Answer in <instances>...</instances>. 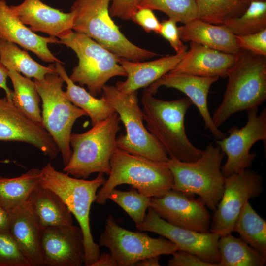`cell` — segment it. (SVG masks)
I'll list each match as a JSON object with an SVG mask.
<instances>
[{
	"instance_id": "74e56055",
	"label": "cell",
	"mask_w": 266,
	"mask_h": 266,
	"mask_svg": "<svg viewBox=\"0 0 266 266\" xmlns=\"http://www.w3.org/2000/svg\"><path fill=\"white\" fill-rule=\"evenodd\" d=\"M176 23L175 20L170 18L163 20L161 23L159 34L169 43L177 54L183 53L187 51V46L183 43L180 37Z\"/></svg>"
},
{
	"instance_id": "5b68a950",
	"label": "cell",
	"mask_w": 266,
	"mask_h": 266,
	"mask_svg": "<svg viewBox=\"0 0 266 266\" xmlns=\"http://www.w3.org/2000/svg\"><path fill=\"white\" fill-rule=\"evenodd\" d=\"M41 170L39 184L58 195L78 222L84 236V265L91 266L99 258L100 250L91 234L89 215L98 189L105 181L104 174L99 173L95 179L86 180L59 171L51 163L47 164Z\"/></svg>"
},
{
	"instance_id": "7a4b0ae2",
	"label": "cell",
	"mask_w": 266,
	"mask_h": 266,
	"mask_svg": "<svg viewBox=\"0 0 266 266\" xmlns=\"http://www.w3.org/2000/svg\"><path fill=\"white\" fill-rule=\"evenodd\" d=\"M222 102L212 119L218 128L235 113L258 108L266 99V57L241 49L227 73Z\"/></svg>"
},
{
	"instance_id": "3957f363",
	"label": "cell",
	"mask_w": 266,
	"mask_h": 266,
	"mask_svg": "<svg viewBox=\"0 0 266 266\" xmlns=\"http://www.w3.org/2000/svg\"><path fill=\"white\" fill-rule=\"evenodd\" d=\"M109 177L98 191L95 201L106 202L110 192L128 184L150 198L163 196L172 189L173 179L167 162L153 160L117 147L110 159Z\"/></svg>"
},
{
	"instance_id": "8fae6325",
	"label": "cell",
	"mask_w": 266,
	"mask_h": 266,
	"mask_svg": "<svg viewBox=\"0 0 266 266\" xmlns=\"http://www.w3.org/2000/svg\"><path fill=\"white\" fill-rule=\"evenodd\" d=\"M100 246L109 249L118 266H132L142 259L163 254H172L178 250L170 240L153 238L146 233L132 232L120 226L109 216L99 238Z\"/></svg>"
},
{
	"instance_id": "cb8c5ba5",
	"label": "cell",
	"mask_w": 266,
	"mask_h": 266,
	"mask_svg": "<svg viewBox=\"0 0 266 266\" xmlns=\"http://www.w3.org/2000/svg\"><path fill=\"white\" fill-rule=\"evenodd\" d=\"M182 41L194 42L223 52L237 54L241 50L235 35L225 25H215L198 18L178 27Z\"/></svg>"
},
{
	"instance_id": "ffe728a7",
	"label": "cell",
	"mask_w": 266,
	"mask_h": 266,
	"mask_svg": "<svg viewBox=\"0 0 266 266\" xmlns=\"http://www.w3.org/2000/svg\"><path fill=\"white\" fill-rule=\"evenodd\" d=\"M0 37L29 50L47 63H62L50 51L48 44L60 43L58 38L35 33L18 19L5 0H0Z\"/></svg>"
},
{
	"instance_id": "277c9868",
	"label": "cell",
	"mask_w": 266,
	"mask_h": 266,
	"mask_svg": "<svg viewBox=\"0 0 266 266\" xmlns=\"http://www.w3.org/2000/svg\"><path fill=\"white\" fill-rule=\"evenodd\" d=\"M111 0H76L72 30L91 38L117 57L141 62L159 55L131 42L120 31L109 12Z\"/></svg>"
},
{
	"instance_id": "9c48e42d",
	"label": "cell",
	"mask_w": 266,
	"mask_h": 266,
	"mask_svg": "<svg viewBox=\"0 0 266 266\" xmlns=\"http://www.w3.org/2000/svg\"><path fill=\"white\" fill-rule=\"evenodd\" d=\"M59 40L72 49L78 59L70 79L80 86H87L92 95L101 94L111 78L126 76L120 64L121 59L87 35L71 30Z\"/></svg>"
},
{
	"instance_id": "83f0119b",
	"label": "cell",
	"mask_w": 266,
	"mask_h": 266,
	"mask_svg": "<svg viewBox=\"0 0 266 266\" xmlns=\"http://www.w3.org/2000/svg\"><path fill=\"white\" fill-rule=\"evenodd\" d=\"M0 63L8 70H14L28 78L41 80L49 73L56 71L55 63L45 66L32 58L26 50L0 37Z\"/></svg>"
},
{
	"instance_id": "e0dca14e",
	"label": "cell",
	"mask_w": 266,
	"mask_h": 266,
	"mask_svg": "<svg viewBox=\"0 0 266 266\" xmlns=\"http://www.w3.org/2000/svg\"><path fill=\"white\" fill-rule=\"evenodd\" d=\"M40 250L43 266H82L85 246L79 226H50L43 232Z\"/></svg>"
},
{
	"instance_id": "d590c367",
	"label": "cell",
	"mask_w": 266,
	"mask_h": 266,
	"mask_svg": "<svg viewBox=\"0 0 266 266\" xmlns=\"http://www.w3.org/2000/svg\"><path fill=\"white\" fill-rule=\"evenodd\" d=\"M0 266H33L9 232L0 231Z\"/></svg>"
},
{
	"instance_id": "4fadbf2b",
	"label": "cell",
	"mask_w": 266,
	"mask_h": 266,
	"mask_svg": "<svg viewBox=\"0 0 266 266\" xmlns=\"http://www.w3.org/2000/svg\"><path fill=\"white\" fill-rule=\"evenodd\" d=\"M262 189L260 175L248 168L225 177L223 194L214 211L210 231L220 236L231 233L245 203L258 197Z\"/></svg>"
},
{
	"instance_id": "7bdbcfd3",
	"label": "cell",
	"mask_w": 266,
	"mask_h": 266,
	"mask_svg": "<svg viewBox=\"0 0 266 266\" xmlns=\"http://www.w3.org/2000/svg\"><path fill=\"white\" fill-rule=\"evenodd\" d=\"M91 266H118L115 258L111 253L103 252Z\"/></svg>"
},
{
	"instance_id": "d6a6232c",
	"label": "cell",
	"mask_w": 266,
	"mask_h": 266,
	"mask_svg": "<svg viewBox=\"0 0 266 266\" xmlns=\"http://www.w3.org/2000/svg\"><path fill=\"white\" fill-rule=\"evenodd\" d=\"M224 25L235 35L253 34L266 29V0L251 1L242 14Z\"/></svg>"
},
{
	"instance_id": "b9f144b4",
	"label": "cell",
	"mask_w": 266,
	"mask_h": 266,
	"mask_svg": "<svg viewBox=\"0 0 266 266\" xmlns=\"http://www.w3.org/2000/svg\"><path fill=\"white\" fill-rule=\"evenodd\" d=\"M8 77V70L0 63V88L5 92L7 98L12 100L13 91L7 85V79Z\"/></svg>"
},
{
	"instance_id": "7c38bea8",
	"label": "cell",
	"mask_w": 266,
	"mask_h": 266,
	"mask_svg": "<svg viewBox=\"0 0 266 266\" xmlns=\"http://www.w3.org/2000/svg\"><path fill=\"white\" fill-rule=\"evenodd\" d=\"M258 108L247 111V121L242 128L236 126L228 130L229 135L217 140L216 144L226 154V163L221 166L224 177L237 173L250 167L257 156L250 153L252 146L259 141L266 142V109L258 114Z\"/></svg>"
},
{
	"instance_id": "836d02e7",
	"label": "cell",
	"mask_w": 266,
	"mask_h": 266,
	"mask_svg": "<svg viewBox=\"0 0 266 266\" xmlns=\"http://www.w3.org/2000/svg\"><path fill=\"white\" fill-rule=\"evenodd\" d=\"M137 6L162 11L184 24L198 18L195 0H137Z\"/></svg>"
},
{
	"instance_id": "44dd1931",
	"label": "cell",
	"mask_w": 266,
	"mask_h": 266,
	"mask_svg": "<svg viewBox=\"0 0 266 266\" xmlns=\"http://www.w3.org/2000/svg\"><path fill=\"white\" fill-rule=\"evenodd\" d=\"M238 54L227 53L190 42L189 50L170 72L227 78L228 71L237 59Z\"/></svg>"
},
{
	"instance_id": "ee69618b",
	"label": "cell",
	"mask_w": 266,
	"mask_h": 266,
	"mask_svg": "<svg viewBox=\"0 0 266 266\" xmlns=\"http://www.w3.org/2000/svg\"><path fill=\"white\" fill-rule=\"evenodd\" d=\"M11 213L0 205V231L9 232Z\"/></svg>"
},
{
	"instance_id": "7402d4cb",
	"label": "cell",
	"mask_w": 266,
	"mask_h": 266,
	"mask_svg": "<svg viewBox=\"0 0 266 266\" xmlns=\"http://www.w3.org/2000/svg\"><path fill=\"white\" fill-rule=\"evenodd\" d=\"M185 53H176L149 62H133L121 59L120 64L126 73L127 79L117 82L115 86L126 93L147 88L173 69Z\"/></svg>"
},
{
	"instance_id": "d6986e66",
	"label": "cell",
	"mask_w": 266,
	"mask_h": 266,
	"mask_svg": "<svg viewBox=\"0 0 266 266\" xmlns=\"http://www.w3.org/2000/svg\"><path fill=\"white\" fill-rule=\"evenodd\" d=\"M10 8L33 32H41L60 39L72 30L74 13L72 11L65 13L41 0H24L21 4Z\"/></svg>"
},
{
	"instance_id": "d4e9b609",
	"label": "cell",
	"mask_w": 266,
	"mask_h": 266,
	"mask_svg": "<svg viewBox=\"0 0 266 266\" xmlns=\"http://www.w3.org/2000/svg\"><path fill=\"white\" fill-rule=\"evenodd\" d=\"M26 203L45 228L73 225L71 213L60 196L39 184L33 189Z\"/></svg>"
},
{
	"instance_id": "484cf974",
	"label": "cell",
	"mask_w": 266,
	"mask_h": 266,
	"mask_svg": "<svg viewBox=\"0 0 266 266\" xmlns=\"http://www.w3.org/2000/svg\"><path fill=\"white\" fill-rule=\"evenodd\" d=\"M63 63H55L56 72L66 84L65 95L75 106L83 110L91 119L92 126L102 121L115 112L102 97L98 99L83 87L75 84L68 76Z\"/></svg>"
},
{
	"instance_id": "603a6c76",
	"label": "cell",
	"mask_w": 266,
	"mask_h": 266,
	"mask_svg": "<svg viewBox=\"0 0 266 266\" xmlns=\"http://www.w3.org/2000/svg\"><path fill=\"white\" fill-rule=\"evenodd\" d=\"M44 229L26 202L11 212L9 233L33 266H43L40 244Z\"/></svg>"
},
{
	"instance_id": "bcb514c9",
	"label": "cell",
	"mask_w": 266,
	"mask_h": 266,
	"mask_svg": "<svg viewBox=\"0 0 266 266\" xmlns=\"http://www.w3.org/2000/svg\"><path fill=\"white\" fill-rule=\"evenodd\" d=\"M247 3H249L251 1H257V0H245Z\"/></svg>"
},
{
	"instance_id": "9a60e30c",
	"label": "cell",
	"mask_w": 266,
	"mask_h": 266,
	"mask_svg": "<svg viewBox=\"0 0 266 266\" xmlns=\"http://www.w3.org/2000/svg\"><path fill=\"white\" fill-rule=\"evenodd\" d=\"M194 197L171 189L161 197L151 198L149 207L173 225L200 233L210 232L211 216L201 200Z\"/></svg>"
},
{
	"instance_id": "30bf717a",
	"label": "cell",
	"mask_w": 266,
	"mask_h": 266,
	"mask_svg": "<svg viewBox=\"0 0 266 266\" xmlns=\"http://www.w3.org/2000/svg\"><path fill=\"white\" fill-rule=\"evenodd\" d=\"M34 81L42 102V125L58 147L65 166L72 154L70 145L72 128L78 119L87 114L67 98L62 88L64 80L56 71Z\"/></svg>"
},
{
	"instance_id": "5bb4252c",
	"label": "cell",
	"mask_w": 266,
	"mask_h": 266,
	"mask_svg": "<svg viewBox=\"0 0 266 266\" xmlns=\"http://www.w3.org/2000/svg\"><path fill=\"white\" fill-rule=\"evenodd\" d=\"M136 228L141 231L152 232L173 242L178 250L198 256L203 261L219 266L220 258L217 233H200L173 225L158 216L149 207L143 222Z\"/></svg>"
},
{
	"instance_id": "1f68e13d",
	"label": "cell",
	"mask_w": 266,
	"mask_h": 266,
	"mask_svg": "<svg viewBox=\"0 0 266 266\" xmlns=\"http://www.w3.org/2000/svg\"><path fill=\"white\" fill-rule=\"evenodd\" d=\"M198 18L215 25H223L237 17L246 10L249 3L245 0H195Z\"/></svg>"
},
{
	"instance_id": "52a82bcc",
	"label": "cell",
	"mask_w": 266,
	"mask_h": 266,
	"mask_svg": "<svg viewBox=\"0 0 266 266\" xmlns=\"http://www.w3.org/2000/svg\"><path fill=\"white\" fill-rule=\"evenodd\" d=\"M224 157L219 147L210 143L195 161L169 158L167 164L173 176L172 189L190 195H198L206 206L214 211L224 190L225 177L221 170Z\"/></svg>"
},
{
	"instance_id": "6da1fadb",
	"label": "cell",
	"mask_w": 266,
	"mask_h": 266,
	"mask_svg": "<svg viewBox=\"0 0 266 266\" xmlns=\"http://www.w3.org/2000/svg\"><path fill=\"white\" fill-rule=\"evenodd\" d=\"M141 103L147 129L164 147L169 158L193 162L201 156L202 150L193 144L185 131V115L193 104L188 97L164 100L155 98L145 88Z\"/></svg>"
},
{
	"instance_id": "f1b7e54d",
	"label": "cell",
	"mask_w": 266,
	"mask_h": 266,
	"mask_svg": "<svg viewBox=\"0 0 266 266\" xmlns=\"http://www.w3.org/2000/svg\"><path fill=\"white\" fill-rule=\"evenodd\" d=\"M219 266H264L266 258L243 241L228 234L220 236L218 243Z\"/></svg>"
},
{
	"instance_id": "8d00e7d4",
	"label": "cell",
	"mask_w": 266,
	"mask_h": 266,
	"mask_svg": "<svg viewBox=\"0 0 266 266\" xmlns=\"http://www.w3.org/2000/svg\"><path fill=\"white\" fill-rule=\"evenodd\" d=\"M235 39L240 49L266 57V29L253 34L235 35Z\"/></svg>"
},
{
	"instance_id": "f546056e",
	"label": "cell",
	"mask_w": 266,
	"mask_h": 266,
	"mask_svg": "<svg viewBox=\"0 0 266 266\" xmlns=\"http://www.w3.org/2000/svg\"><path fill=\"white\" fill-rule=\"evenodd\" d=\"M233 232L264 257L266 258V221L247 201L238 216Z\"/></svg>"
},
{
	"instance_id": "f6af8a7d",
	"label": "cell",
	"mask_w": 266,
	"mask_h": 266,
	"mask_svg": "<svg viewBox=\"0 0 266 266\" xmlns=\"http://www.w3.org/2000/svg\"><path fill=\"white\" fill-rule=\"evenodd\" d=\"M160 256L148 257L136 262L134 266H160L159 259Z\"/></svg>"
},
{
	"instance_id": "4316f807",
	"label": "cell",
	"mask_w": 266,
	"mask_h": 266,
	"mask_svg": "<svg viewBox=\"0 0 266 266\" xmlns=\"http://www.w3.org/2000/svg\"><path fill=\"white\" fill-rule=\"evenodd\" d=\"M41 175V169L33 168L17 177L0 176V205L11 213L26 203L39 184Z\"/></svg>"
},
{
	"instance_id": "f35d334b",
	"label": "cell",
	"mask_w": 266,
	"mask_h": 266,
	"mask_svg": "<svg viewBox=\"0 0 266 266\" xmlns=\"http://www.w3.org/2000/svg\"><path fill=\"white\" fill-rule=\"evenodd\" d=\"M134 23L140 26L146 32H154L159 34L161 25L153 10L145 7H138L132 18Z\"/></svg>"
},
{
	"instance_id": "e575fe53",
	"label": "cell",
	"mask_w": 266,
	"mask_h": 266,
	"mask_svg": "<svg viewBox=\"0 0 266 266\" xmlns=\"http://www.w3.org/2000/svg\"><path fill=\"white\" fill-rule=\"evenodd\" d=\"M151 198L133 188L128 191L114 189L107 196L108 199L115 202L129 215L135 225L144 220L146 210L150 207Z\"/></svg>"
},
{
	"instance_id": "4dcf8cb0",
	"label": "cell",
	"mask_w": 266,
	"mask_h": 266,
	"mask_svg": "<svg viewBox=\"0 0 266 266\" xmlns=\"http://www.w3.org/2000/svg\"><path fill=\"white\" fill-rule=\"evenodd\" d=\"M8 77L14 89L12 98L14 105L28 118L42 125L39 107L41 98L34 81L14 70H8Z\"/></svg>"
},
{
	"instance_id": "7dc6e473",
	"label": "cell",
	"mask_w": 266,
	"mask_h": 266,
	"mask_svg": "<svg viewBox=\"0 0 266 266\" xmlns=\"http://www.w3.org/2000/svg\"><path fill=\"white\" fill-rule=\"evenodd\" d=\"M6 160H0V163H6Z\"/></svg>"
},
{
	"instance_id": "8992f818",
	"label": "cell",
	"mask_w": 266,
	"mask_h": 266,
	"mask_svg": "<svg viewBox=\"0 0 266 266\" xmlns=\"http://www.w3.org/2000/svg\"><path fill=\"white\" fill-rule=\"evenodd\" d=\"M120 119L115 112L82 133H71L70 159L63 171L77 178L86 179L92 174L109 175L110 159L117 147L116 138Z\"/></svg>"
},
{
	"instance_id": "60d3db41",
	"label": "cell",
	"mask_w": 266,
	"mask_h": 266,
	"mask_svg": "<svg viewBox=\"0 0 266 266\" xmlns=\"http://www.w3.org/2000/svg\"><path fill=\"white\" fill-rule=\"evenodd\" d=\"M172 258L168 262V266H215L207 263L192 253L177 250L172 254Z\"/></svg>"
},
{
	"instance_id": "ab89813d",
	"label": "cell",
	"mask_w": 266,
	"mask_h": 266,
	"mask_svg": "<svg viewBox=\"0 0 266 266\" xmlns=\"http://www.w3.org/2000/svg\"><path fill=\"white\" fill-rule=\"evenodd\" d=\"M137 0H111L110 14L123 20H131L137 9Z\"/></svg>"
},
{
	"instance_id": "ba28073f",
	"label": "cell",
	"mask_w": 266,
	"mask_h": 266,
	"mask_svg": "<svg viewBox=\"0 0 266 266\" xmlns=\"http://www.w3.org/2000/svg\"><path fill=\"white\" fill-rule=\"evenodd\" d=\"M101 94L125 127L126 134L121 133L116 138L117 147L153 160L167 162L169 158L166 152L143 124L137 91L126 93L115 86L105 85Z\"/></svg>"
},
{
	"instance_id": "ac0fdd59",
	"label": "cell",
	"mask_w": 266,
	"mask_h": 266,
	"mask_svg": "<svg viewBox=\"0 0 266 266\" xmlns=\"http://www.w3.org/2000/svg\"><path fill=\"white\" fill-rule=\"evenodd\" d=\"M219 78L218 77H202L170 71L147 88L153 95L161 86L174 88L185 94L199 110L205 129L208 130L215 138L220 140L226 134L215 126L207 104L210 88Z\"/></svg>"
},
{
	"instance_id": "2e32d148",
	"label": "cell",
	"mask_w": 266,
	"mask_h": 266,
	"mask_svg": "<svg viewBox=\"0 0 266 266\" xmlns=\"http://www.w3.org/2000/svg\"><path fill=\"white\" fill-rule=\"evenodd\" d=\"M0 141L27 143L51 159L60 153L44 126L28 118L6 96L0 98Z\"/></svg>"
}]
</instances>
